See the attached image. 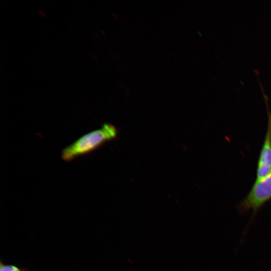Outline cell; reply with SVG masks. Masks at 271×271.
<instances>
[{"label":"cell","instance_id":"1","mask_svg":"<svg viewBox=\"0 0 271 271\" xmlns=\"http://www.w3.org/2000/svg\"><path fill=\"white\" fill-rule=\"evenodd\" d=\"M117 128L112 124L105 123L102 126L80 137L61 151L63 160L69 162L77 157L90 153L105 143L115 139Z\"/></svg>","mask_w":271,"mask_h":271},{"label":"cell","instance_id":"2","mask_svg":"<svg viewBox=\"0 0 271 271\" xmlns=\"http://www.w3.org/2000/svg\"><path fill=\"white\" fill-rule=\"evenodd\" d=\"M271 198V171L264 178L256 180L251 189L239 205L241 213H255Z\"/></svg>","mask_w":271,"mask_h":271},{"label":"cell","instance_id":"3","mask_svg":"<svg viewBox=\"0 0 271 271\" xmlns=\"http://www.w3.org/2000/svg\"><path fill=\"white\" fill-rule=\"evenodd\" d=\"M267 111V127L258 159L256 180L264 178L271 171V113L268 108Z\"/></svg>","mask_w":271,"mask_h":271},{"label":"cell","instance_id":"4","mask_svg":"<svg viewBox=\"0 0 271 271\" xmlns=\"http://www.w3.org/2000/svg\"><path fill=\"white\" fill-rule=\"evenodd\" d=\"M0 271H27L26 269L21 268L13 265H8L3 263L1 261Z\"/></svg>","mask_w":271,"mask_h":271},{"label":"cell","instance_id":"5","mask_svg":"<svg viewBox=\"0 0 271 271\" xmlns=\"http://www.w3.org/2000/svg\"><path fill=\"white\" fill-rule=\"evenodd\" d=\"M39 12V13L43 17H46V14L42 10H39L38 11Z\"/></svg>","mask_w":271,"mask_h":271}]
</instances>
